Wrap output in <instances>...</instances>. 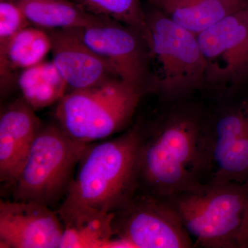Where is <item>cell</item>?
<instances>
[{"instance_id":"obj_12","label":"cell","mask_w":248,"mask_h":248,"mask_svg":"<svg viewBox=\"0 0 248 248\" xmlns=\"http://www.w3.org/2000/svg\"><path fill=\"white\" fill-rule=\"evenodd\" d=\"M81 29L46 30L51 39L52 61L68 87L71 91L88 89L120 78L113 68L85 43Z\"/></svg>"},{"instance_id":"obj_10","label":"cell","mask_w":248,"mask_h":248,"mask_svg":"<svg viewBox=\"0 0 248 248\" xmlns=\"http://www.w3.org/2000/svg\"><path fill=\"white\" fill-rule=\"evenodd\" d=\"M205 147L207 182L248 180V99L209 112Z\"/></svg>"},{"instance_id":"obj_7","label":"cell","mask_w":248,"mask_h":248,"mask_svg":"<svg viewBox=\"0 0 248 248\" xmlns=\"http://www.w3.org/2000/svg\"><path fill=\"white\" fill-rule=\"evenodd\" d=\"M247 7L197 35L205 64L204 90L220 97L236 94L248 84Z\"/></svg>"},{"instance_id":"obj_11","label":"cell","mask_w":248,"mask_h":248,"mask_svg":"<svg viewBox=\"0 0 248 248\" xmlns=\"http://www.w3.org/2000/svg\"><path fill=\"white\" fill-rule=\"evenodd\" d=\"M63 224L58 213L28 201L0 202V247L60 248Z\"/></svg>"},{"instance_id":"obj_4","label":"cell","mask_w":248,"mask_h":248,"mask_svg":"<svg viewBox=\"0 0 248 248\" xmlns=\"http://www.w3.org/2000/svg\"><path fill=\"white\" fill-rule=\"evenodd\" d=\"M248 197L246 182H209L167 201L200 247L238 248Z\"/></svg>"},{"instance_id":"obj_18","label":"cell","mask_w":248,"mask_h":248,"mask_svg":"<svg viewBox=\"0 0 248 248\" xmlns=\"http://www.w3.org/2000/svg\"><path fill=\"white\" fill-rule=\"evenodd\" d=\"M17 84L22 97L35 111L60 102L68 88L53 61H43L23 70Z\"/></svg>"},{"instance_id":"obj_22","label":"cell","mask_w":248,"mask_h":248,"mask_svg":"<svg viewBox=\"0 0 248 248\" xmlns=\"http://www.w3.org/2000/svg\"><path fill=\"white\" fill-rule=\"evenodd\" d=\"M247 13H248V7H247Z\"/></svg>"},{"instance_id":"obj_19","label":"cell","mask_w":248,"mask_h":248,"mask_svg":"<svg viewBox=\"0 0 248 248\" xmlns=\"http://www.w3.org/2000/svg\"><path fill=\"white\" fill-rule=\"evenodd\" d=\"M89 12L115 19L141 32L151 48V31L141 0H73Z\"/></svg>"},{"instance_id":"obj_15","label":"cell","mask_w":248,"mask_h":248,"mask_svg":"<svg viewBox=\"0 0 248 248\" xmlns=\"http://www.w3.org/2000/svg\"><path fill=\"white\" fill-rule=\"evenodd\" d=\"M178 25L196 35L248 6V0H146Z\"/></svg>"},{"instance_id":"obj_5","label":"cell","mask_w":248,"mask_h":248,"mask_svg":"<svg viewBox=\"0 0 248 248\" xmlns=\"http://www.w3.org/2000/svg\"><path fill=\"white\" fill-rule=\"evenodd\" d=\"M89 144L72 138L57 122L42 124L14 186V200L50 208L64 200Z\"/></svg>"},{"instance_id":"obj_2","label":"cell","mask_w":248,"mask_h":248,"mask_svg":"<svg viewBox=\"0 0 248 248\" xmlns=\"http://www.w3.org/2000/svg\"><path fill=\"white\" fill-rule=\"evenodd\" d=\"M143 124L120 136L90 143L64 199L82 202L105 213H113L139 190L138 157Z\"/></svg>"},{"instance_id":"obj_9","label":"cell","mask_w":248,"mask_h":248,"mask_svg":"<svg viewBox=\"0 0 248 248\" xmlns=\"http://www.w3.org/2000/svg\"><path fill=\"white\" fill-rule=\"evenodd\" d=\"M81 34L85 43L113 68L121 79L147 94H156L151 48L141 32L105 17L97 24L81 28Z\"/></svg>"},{"instance_id":"obj_16","label":"cell","mask_w":248,"mask_h":248,"mask_svg":"<svg viewBox=\"0 0 248 248\" xmlns=\"http://www.w3.org/2000/svg\"><path fill=\"white\" fill-rule=\"evenodd\" d=\"M51 39L45 29L28 27L0 48L1 94L7 92L13 81V73L27 69L43 61L51 51Z\"/></svg>"},{"instance_id":"obj_14","label":"cell","mask_w":248,"mask_h":248,"mask_svg":"<svg viewBox=\"0 0 248 248\" xmlns=\"http://www.w3.org/2000/svg\"><path fill=\"white\" fill-rule=\"evenodd\" d=\"M57 213L63 228L60 248H108L114 236L112 213L68 199Z\"/></svg>"},{"instance_id":"obj_1","label":"cell","mask_w":248,"mask_h":248,"mask_svg":"<svg viewBox=\"0 0 248 248\" xmlns=\"http://www.w3.org/2000/svg\"><path fill=\"white\" fill-rule=\"evenodd\" d=\"M208 113L185 99L167 103L153 123L143 124L138 192L168 200L208 182Z\"/></svg>"},{"instance_id":"obj_3","label":"cell","mask_w":248,"mask_h":248,"mask_svg":"<svg viewBox=\"0 0 248 248\" xmlns=\"http://www.w3.org/2000/svg\"><path fill=\"white\" fill-rule=\"evenodd\" d=\"M147 93L120 79L72 90L58 103L57 123L78 141L91 143L127 128Z\"/></svg>"},{"instance_id":"obj_8","label":"cell","mask_w":248,"mask_h":248,"mask_svg":"<svg viewBox=\"0 0 248 248\" xmlns=\"http://www.w3.org/2000/svg\"><path fill=\"white\" fill-rule=\"evenodd\" d=\"M112 213L114 236L131 248L195 247L180 217L164 199L138 192Z\"/></svg>"},{"instance_id":"obj_17","label":"cell","mask_w":248,"mask_h":248,"mask_svg":"<svg viewBox=\"0 0 248 248\" xmlns=\"http://www.w3.org/2000/svg\"><path fill=\"white\" fill-rule=\"evenodd\" d=\"M32 25L45 29H78L101 22L73 0H16Z\"/></svg>"},{"instance_id":"obj_20","label":"cell","mask_w":248,"mask_h":248,"mask_svg":"<svg viewBox=\"0 0 248 248\" xmlns=\"http://www.w3.org/2000/svg\"><path fill=\"white\" fill-rule=\"evenodd\" d=\"M31 24L16 0H0V48Z\"/></svg>"},{"instance_id":"obj_13","label":"cell","mask_w":248,"mask_h":248,"mask_svg":"<svg viewBox=\"0 0 248 248\" xmlns=\"http://www.w3.org/2000/svg\"><path fill=\"white\" fill-rule=\"evenodd\" d=\"M36 111L22 97L11 103L0 115V181L13 187L42 127Z\"/></svg>"},{"instance_id":"obj_21","label":"cell","mask_w":248,"mask_h":248,"mask_svg":"<svg viewBox=\"0 0 248 248\" xmlns=\"http://www.w3.org/2000/svg\"><path fill=\"white\" fill-rule=\"evenodd\" d=\"M246 184L248 186V180ZM238 248H248V197L244 223L238 237Z\"/></svg>"},{"instance_id":"obj_6","label":"cell","mask_w":248,"mask_h":248,"mask_svg":"<svg viewBox=\"0 0 248 248\" xmlns=\"http://www.w3.org/2000/svg\"><path fill=\"white\" fill-rule=\"evenodd\" d=\"M144 9L152 37V62L155 60L159 67L156 94L164 102H174L204 90L205 64L197 35L151 5Z\"/></svg>"}]
</instances>
